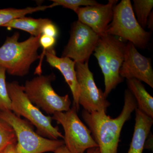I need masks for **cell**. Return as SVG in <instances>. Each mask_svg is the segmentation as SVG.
Listing matches in <instances>:
<instances>
[{
  "mask_svg": "<svg viewBox=\"0 0 153 153\" xmlns=\"http://www.w3.org/2000/svg\"><path fill=\"white\" fill-rule=\"evenodd\" d=\"M53 7L57 6H61L64 8L70 9L74 12L80 6L85 7L95 5L98 3L94 0H52Z\"/></svg>",
  "mask_w": 153,
  "mask_h": 153,
  "instance_id": "cell-21",
  "label": "cell"
},
{
  "mask_svg": "<svg viewBox=\"0 0 153 153\" xmlns=\"http://www.w3.org/2000/svg\"><path fill=\"white\" fill-rule=\"evenodd\" d=\"M127 83L137 103V108L153 118V97L141 82L136 79H127Z\"/></svg>",
  "mask_w": 153,
  "mask_h": 153,
  "instance_id": "cell-15",
  "label": "cell"
},
{
  "mask_svg": "<svg viewBox=\"0 0 153 153\" xmlns=\"http://www.w3.org/2000/svg\"><path fill=\"white\" fill-rule=\"evenodd\" d=\"M126 44L116 36L104 34L100 36L93 55L98 61L104 76L105 96L123 81L120 75L124 59Z\"/></svg>",
  "mask_w": 153,
  "mask_h": 153,
  "instance_id": "cell-3",
  "label": "cell"
},
{
  "mask_svg": "<svg viewBox=\"0 0 153 153\" xmlns=\"http://www.w3.org/2000/svg\"><path fill=\"white\" fill-rule=\"evenodd\" d=\"M86 153H100L99 149L98 147L91 148L87 150Z\"/></svg>",
  "mask_w": 153,
  "mask_h": 153,
  "instance_id": "cell-26",
  "label": "cell"
},
{
  "mask_svg": "<svg viewBox=\"0 0 153 153\" xmlns=\"http://www.w3.org/2000/svg\"><path fill=\"white\" fill-rule=\"evenodd\" d=\"M119 74L123 79H137L153 88V70L151 58L141 55L131 42L126 44L124 59Z\"/></svg>",
  "mask_w": 153,
  "mask_h": 153,
  "instance_id": "cell-11",
  "label": "cell"
},
{
  "mask_svg": "<svg viewBox=\"0 0 153 153\" xmlns=\"http://www.w3.org/2000/svg\"><path fill=\"white\" fill-rule=\"evenodd\" d=\"M99 38L100 36L87 25L78 21L74 22L71 26L70 38L62 57H68L75 63L88 62Z\"/></svg>",
  "mask_w": 153,
  "mask_h": 153,
  "instance_id": "cell-10",
  "label": "cell"
},
{
  "mask_svg": "<svg viewBox=\"0 0 153 153\" xmlns=\"http://www.w3.org/2000/svg\"><path fill=\"white\" fill-rule=\"evenodd\" d=\"M58 31L57 27L51 22L45 24L42 29L41 35L51 36L56 38L58 36Z\"/></svg>",
  "mask_w": 153,
  "mask_h": 153,
  "instance_id": "cell-22",
  "label": "cell"
},
{
  "mask_svg": "<svg viewBox=\"0 0 153 153\" xmlns=\"http://www.w3.org/2000/svg\"><path fill=\"white\" fill-rule=\"evenodd\" d=\"M153 12H151L150 14L148 17L147 22V26L148 28L151 30L153 29Z\"/></svg>",
  "mask_w": 153,
  "mask_h": 153,
  "instance_id": "cell-23",
  "label": "cell"
},
{
  "mask_svg": "<svg viewBox=\"0 0 153 153\" xmlns=\"http://www.w3.org/2000/svg\"><path fill=\"white\" fill-rule=\"evenodd\" d=\"M76 78L80 88L79 104L88 112H105L110 105L104 92L98 88L88 62L75 64Z\"/></svg>",
  "mask_w": 153,
  "mask_h": 153,
  "instance_id": "cell-9",
  "label": "cell"
},
{
  "mask_svg": "<svg viewBox=\"0 0 153 153\" xmlns=\"http://www.w3.org/2000/svg\"><path fill=\"white\" fill-rule=\"evenodd\" d=\"M52 8H53V7L51 4L38 6L36 7H27L24 9H0V27H4L13 20L23 18L28 14L44 11Z\"/></svg>",
  "mask_w": 153,
  "mask_h": 153,
  "instance_id": "cell-17",
  "label": "cell"
},
{
  "mask_svg": "<svg viewBox=\"0 0 153 153\" xmlns=\"http://www.w3.org/2000/svg\"><path fill=\"white\" fill-rule=\"evenodd\" d=\"M117 0H109L106 4L79 7L75 11L78 21L91 28L100 36L105 34L112 21L113 10Z\"/></svg>",
  "mask_w": 153,
  "mask_h": 153,
  "instance_id": "cell-12",
  "label": "cell"
},
{
  "mask_svg": "<svg viewBox=\"0 0 153 153\" xmlns=\"http://www.w3.org/2000/svg\"><path fill=\"white\" fill-rule=\"evenodd\" d=\"M55 78L54 74L39 75L27 80L23 85L30 101L48 114L66 112L71 108V102L68 94L59 95L53 89L52 82Z\"/></svg>",
  "mask_w": 153,
  "mask_h": 153,
  "instance_id": "cell-7",
  "label": "cell"
},
{
  "mask_svg": "<svg viewBox=\"0 0 153 153\" xmlns=\"http://www.w3.org/2000/svg\"><path fill=\"white\" fill-rule=\"evenodd\" d=\"M5 68L0 66V111H11V100L6 82Z\"/></svg>",
  "mask_w": 153,
  "mask_h": 153,
  "instance_id": "cell-20",
  "label": "cell"
},
{
  "mask_svg": "<svg viewBox=\"0 0 153 153\" xmlns=\"http://www.w3.org/2000/svg\"><path fill=\"white\" fill-rule=\"evenodd\" d=\"M51 21L48 19H36L24 17L13 20L4 27L23 30L30 33L31 36L38 37L42 34L44 25Z\"/></svg>",
  "mask_w": 153,
  "mask_h": 153,
  "instance_id": "cell-16",
  "label": "cell"
},
{
  "mask_svg": "<svg viewBox=\"0 0 153 153\" xmlns=\"http://www.w3.org/2000/svg\"><path fill=\"white\" fill-rule=\"evenodd\" d=\"M11 100V111L18 116L23 117L37 129L36 132L51 140L63 139L57 127L52 125V117L46 116L33 104L24 91L23 85L17 81L7 83Z\"/></svg>",
  "mask_w": 153,
  "mask_h": 153,
  "instance_id": "cell-4",
  "label": "cell"
},
{
  "mask_svg": "<svg viewBox=\"0 0 153 153\" xmlns=\"http://www.w3.org/2000/svg\"><path fill=\"white\" fill-rule=\"evenodd\" d=\"M135 123L133 135L128 153H143L146 141L151 132L153 118L139 109H135Z\"/></svg>",
  "mask_w": 153,
  "mask_h": 153,
  "instance_id": "cell-14",
  "label": "cell"
},
{
  "mask_svg": "<svg viewBox=\"0 0 153 153\" xmlns=\"http://www.w3.org/2000/svg\"><path fill=\"white\" fill-rule=\"evenodd\" d=\"M45 55L46 60L49 65L58 69L63 75L73 96V105L76 108L77 111L79 110L80 88L76 78L75 68L76 63L68 57H57L54 48L46 51Z\"/></svg>",
  "mask_w": 153,
  "mask_h": 153,
  "instance_id": "cell-13",
  "label": "cell"
},
{
  "mask_svg": "<svg viewBox=\"0 0 153 153\" xmlns=\"http://www.w3.org/2000/svg\"><path fill=\"white\" fill-rule=\"evenodd\" d=\"M54 153H71L68 149L65 146V145L61 146L58 148H57L54 152Z\"/></svg>",
  "mask_w": 153,
  "mask_h": 153,
  "instance_id": "cell-25",
  "label": "cell"
},
{
  "mask_svg": "<svg viewBox=\"0 0 153 153\" xmlns=\"http://www.w3.org/2000/svg\"><path fill=\"white\" fill-rule=\"evenodd\" d=\"M74 105L66 112L55 113L52 120L61 125L64 131V145L71 153H85L91 148L98 147L89 128L79 118Z\"/></svg>",
  "mask_w": 153,
  "mask_h": 153,
  "instance_id": "cell-8",
  "label": "cell"
},
{
  "mask_svg": "<svg viewBox=\"0 0 153 153\" xmlns=\"http://www.w3.org/2000/svg\"><path fill=\"white\" fill-rule=\"evenodd\" d=\"M16 144L10 145L3 153H17L16 149Z\"/></svg>",
  "mask_w": 153,
  "mask_h": 153,
  "instance_id": "cell-24",
  "label": "cell"
},
{
  "mask_svg": "<svg viewBox=\"0 0 153 153\" xmlns=\"http://www.w3.org/2000/svg\"><path fill=\"white\" fill-rule=\"evenodd\" d=\"M20 34L7 37L0 47V66L13 76L23 77L29 73L31 65L40 59L38 50L39 38L31 36L25 41H19Z\"/></svg>",
  "mask_w": 153,
  "mask_h": 153,
  "instance_id": "cell-2",
  "label": "cell"
},
{
  "mask_svg": "<svg viewBox=\"0 0 153 153\" xmlns=\"http://www.w3.org/2000/svg\"><path fill=\"white\" fill-rule=\"evenodd\" d=\"M134 10L137 20L143 29L147 27L148 17L153 7V0H134Z\"/></svg>",
  "mask_w": 153,
  "mask_h": 153,
  "instance_id": "cell-18",
  "label": "cell"
},
{
  "mask_svg": "<svg viewBox=\"0 0 153 153\" xmlns=\"http://www.w3.org/2000/svg\"><path fill=\"white\" fill-rule=\"evenodd\" d=\"M16 143V137L13 128L0 120V153H4L10 145Z\"/></svg>",
  "mask_w": 153,
  "mask_h": 153,
  "instance_id": "cell-19",
  "label": "cell"
},
{
  "mask_svg": "<svg viewBox=\"0 0 153 153\" xmlns=\"http://www.w3.org/2000/svg\"><path fill=\"white\" fill-rule=\"evenodd\" d=\"M0 120L13 129L17 139V153L54 152L57 148L64 145L62 140L49 139L38 134L29 122L11 111H0Z\"/></svg>",
  "mask_w": 153,
  "mask_h": 153,
  "instance_id": "cell-5",
  "label": "cell"
},
{
  "mask_svg": "<svg viewBox=\"0 0 153 153\" xmlns=\"http://www.w3.org/2000/svg\"><path fill=\"white\" fill-rule=\"evenodd\" d=\"M105 34L119 37L142 49H146L152 36L137 21L131 2L122 0L114 8L112 21Z\"/></svg>",
  "mask_w": 153,
  "mask_h": 153,
  "instance_id": "cell-6",
  "label": "cell"
},
{
  "mask_svg": "<svg viewBox=\"0 0 153 153\" xmlns=\"http://www.w3.org/2000/svg\"><path fill=\"white\" fill-rule=\"evenodd\" d=\"M137 108V102L129 89L125 91L123 108L117 117H111L105 112H88L82 117L98 145L100 153H117L123 127Z\"/></svg>",
  "mask_w": 153,
  "mask_h": 153,
  "instance_id": "cell-1",
  "label": "cell"
}]
</instances>
